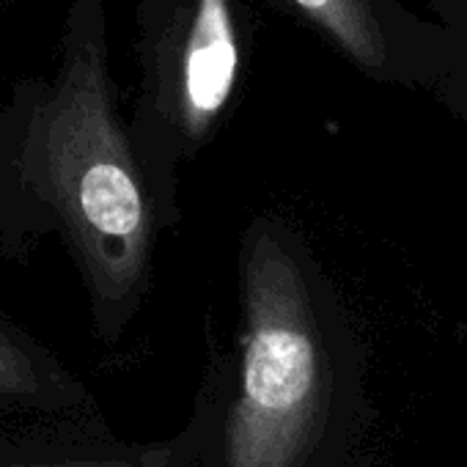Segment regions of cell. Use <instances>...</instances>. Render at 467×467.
Listing matches in <instances>:
<instances>
[{
	"label": "cell",
	"mask_w": 467,
	"mask_h": 467,
	"mask_svg": "<svg viewBox=\"0 0 467 467\" xmlns=\"http://www.w3.org/2000/svg\"><path fill=\"white\" fill-rule=\"evenodd\" d=\"M39 388V377L31 355L0 330V393L4 396H26Z\"/></svg>",
	"instance_id": "5b68a950"
},
{
	"label": "cell",
	"mask_w": 467,
	"mask_h": 467,
	"mask_svg": "<svg viewBox=\"0 0 467 467\" xmlns=\"http://www.w3.org/2000/svg\"><path fill=\"white\" fill-rule=\"evenodd\" d=\"M140 99L130 140L160 220H176V171L195 157L240 88L245 28L237 0H140Z\"/></svg>",
	"instance_id": "3957f363"
},
{
	"label": "cell",
	"mask_w": 467,
	"mask_h": 467,
	"mask_svg": "<svg viewBox=\"0 0 467 467\" xmlns=\"http://www.w3.org/2000/svg\"><path fill=\"white\" fill-rule=\"evenodd\" d=\"M322 415V347L306 275L275 225L243 248V368L228 467H300Z\"/></svg>",
	"instance_id": "7a4b0ae2"
},
{
	"label": "cell",
	"mask_w": 467,
	"mask_h": 467,
	"mask_svg": "<svg viewBox=\"0 0 467 467\" xmlns=\"http://www.w3.org/2000/svg\"><path fill=\"white\" fill-rule=\"evenodd\" d=\"M45 467H132L127 462H67V464H45Z\"/></svg>",
	"instance_id": "8992f818"
},
{
	"label": "cell",
	"mask_w": 467,
	"mask_h": 467,
	"mask_svg": "<svg viewBox=\"0 0 467 467\" xmlns=\"http://www.w3.org/2000/svg\"><path fill=\"white\" fill-rule=\"evenodd\" d=\"M26 127V184L61 223L94 306L130 311L146 284L160 212L121 124L102 0H75L56 83Z\"/></svg>",
	"instance_id": "6da1fadb"
},
{
	"label": "cell",
	"mask_w": 467,
	"mask_h": 467,
	"mask_svg": "<svg viewBox=\"0 0 467 467\" xmlns=\"http://www.w3.org/2000/svg\"><path fill=\"white\" fill-rule=\"evenodd\" d=\"M459 338H462V341L467 344V322H464V325L459 327Z\"/></svg>",
	"instance_id": "52a82bcc"
},
{
	"label": "cell",
	"mask_w": 467,
	"mask_h": 467,
	"mask_svg": "<svg viewBox=\"0 0 467 467\" xmlns=\"http://www.w3.org/2000/svg\"><path fill=\"white\" fill-rule=\"evenodd\" d=\"M360 69L382 72L388 45L371 0H286Z\"/></svg>",
	"instance_id": "277c9868"
}]
</instances>
